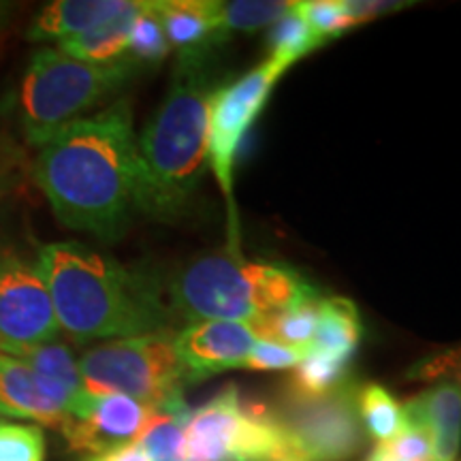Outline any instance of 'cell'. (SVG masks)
Here are the masks:
<instances>
[{"mask_svg":"<svg viewBox=\"0 0 461 461\" xmlns=\"http://www.w3.org/2000/svg\"><path fill=\"white\" fill-rule=\"evenodd\" d=\"M34 182L65 227L113 241L140 212V149L131 101L68 124L39 148Z\"/></svg>","mask_w":461,"mask_h":461,"instance_id":"1","label":"cell"},{"mask_svg":"<svg viewBox=\"0 0 461 461\" xmlns=\"http://www.w3.org/2000/svg\"><path fill=\"white\" fill-rule=\"evenodd\" d=\"M37 269L48 286L60 331L77 344L146 333H171L165 291L141 269L120 265L82 241H51Z\"/></svg>","mask_w":461,"mask_h":461,"instance_id":"2","label":"cell"},{"mask_svg":"<svg viewBox=\"0 0 461 461\" xmlns=\"http://www.w3.org/2000/svg\"><path fill=\"white\" fill-rule=\"evenodd\" d=\"M210 51L180 54L163 103L137 137L140 212L176 221L188 210L207 169V129L216 90Z\"/></svg>","mask_w":461,"mask_h":461,"instance_id":"3","label":"cell"},{"mask_svg":"<svg viewBox=\"0 0 461 461\" xmlns=\"http://www.w3.org/2000/svg\"><path fill=\"white\" fill-rule=\"evenodd\" d=\"M173 321H257L319 299V288L291 265L207 255L163 286Z\"/></svg>","mask_w":461,"mask_h":461,"instance_id":"4","label":"cell"},{"mask_svg":"<svg viewBox=\"0 0 461 461\" xmlns=\"http://www.w3.org/2000/svg\"><path fill=\"white\" fill-rule=\"evenodd\" d=\"M137 68L131 58L92 65L75 60L58 48L37 50L20 88V118L26 140L41 148L68 124L86 118V112L129 82Z\"/></svg>","mask_w":461,"mask_h":461,"instance_id":"5","label":"cell"},{"mask_svg":"<svg viewBox=\"0 0 461 461\" xmlns=\"http://www.w3.org/2000/svg\"><path fill=\"white\" fill-rule=\"evenodd\" d=\"M77 366L86 393L126 395L157 411L182 403L184 387L190 384L173 333L109 339L86 350Z\"/></svg>","mask_w":461,"mask_h":461,"instance_id":"6","label":"cell"},{"mask_svg":"<svg viewBox=\"0 0 461 461\" xmlns=\"http://www.w3.org/2000/svg\"><path fill=\"white\" fill-rule=\"evenodd\" d=\"M293 455L278 419L261 403L241 400L235 384L190 411L184 428V461H280Z\"/></svg>","mask_w":461,"mask_h":461,"instance_id":"7","label":"cell"},{"mask_svg":"<svg viewBox=\"0 0 461 461\" xmlns=\"http://www.w3.org/2000/svg\"><path fill=\"white\" fill-rule=\"evenodd\" d=\"M288 71L285 62L269 56L263 65L241 75L240 79L216 90L210 105V129H207V165L212 167L224 201L229 205L230 255L241 257L238 238V216L233 199V171L240 143L272 95L274 86Z\"/></svg>","mask_w":461,"mask_h":461,"instance_id":"8","label":"cell"},{"mask_svg":"<svg viewBox=\"0 0 461 461\" xmlns=\"http://www.w3.org/2000/svg\"><path fill=\"white\" fill-rule=\"evenodd\" d=\"M355 383H344L321 397H291L274 417L299 457L305 461H346L361 453L366 429L361 425Z\"/></svg>","mask_w":461,"mask_h":461,"instance_id":"9","label":"cell"},{"mask_svg":"<svg viewBox=\"0 0 461 461\" xmlns=\"http://www.w3.org/2000/svg\"><path fill=\"white\" fill-rule=\"evenodd\" d=\"M58 336L60 325L37 265L0 248V353L14 355Z\"/></svg>","mask_w":461,"mask_h":461,"instance_id":"10","label":"cell"},{"mask_svg":"<svg viewBox=\"0 0 461 461\" xmlns=\"http://www.w3.org/2000/svg\"><path fill=\"white\" fill-rule=\"evenodd\" d=\"M157 412L154 406L132 397L92 395L84 391L62 423L60 434L73 453H84L88 457L135 442Z\"/></svg>","mask_w":461,"mask_h":461,"instance_id":"11","label":"cell"},{"mask_svg":"<svg viewBox=\"0 0 461 461\" xmlns=\"http://www.w3.org/2000/svg\"><path fill=\"white\" fill-rule=\"evenodd\" d=\"M261 339V321H197L173 333V346L180 357L190 384L216 374L244 367Z\"/></svg>","mask_w":461,"mask_h":461,"instance_id":"12","label":"cell"},{"mask_svg":"<svg viewBox=\"0 0 461 461\" xmlns=\"http://www.w3.org/2000/svg\"><path fill=\"white\" fill-rule=\"evenodd\" d=\"M406 423L420 425L434 440V461H455L461 448V389L438 380L423 393L403 403Z\"/></svg>","mask_w":461,"mask_h":461,"instance_id":"13","label":"cell"},{"mask_svg":"<svg viewBox=\"0 0 461 461\" xmlns=\"http://www.w3.org/2000/svg\"><path fill=\"white\" fill-rule=\"evenodd\" d=\"M67 417L24 361L0 353V419H26L34 425L60 429Z\"/></svg>","mask_w":461,"mask_h":461,"instance_id":"14","label":"cell"},{"mask_svg":"<svg viewBox=\"0 0 461 461\" xmlns=\"http://www.w3.org/2000/svg\"><path fill=\"white\" fill-rule=\"evenodd\" d=\"M165 37L180 54L210 51L224 39L218 22V0H157Z\"/></svg>","mask_w":461,"mask_h":461,"instance_id":"15","label":"cell"},{"mask_svg":"<svg viewBox=\"0 0 461 461\" xmlns=\"http://www.w3.org/2000/svg\"><path fill=\"white\" fill-rule=\"evenodd\" d=\"M11 357H17L31 367L50 400H54L67 414L73 411L75 402L84 393V384L77 359L67 344H62L60 339H51V342L17 350Z\"/></svg>","mask_w":461,"mask_h":461,"instance_id":"16","label":"cell"},{"mask_svg":"<svg viewBox=\"0 0 461 461\" xmlns=\"http://www.w3.org/2000/svg\"><path fill=\"white\" fill-rule=\"evenodd\" d=\"M126 7V0H56L34 15L28 26L31 41H65L82 34Z\"/></svg>","mask_w":461,"mask_h":461,"instance_id":"17","label":"cell"},{"mask_svg":"<svg viewBox=\"0 0 461 461\" xmlns=\"http://www.w3.org/2000/svg\"><path fill=\"white\" fill-rule=\"evenodd\" d=\"M143 7V0H126V7L118 14L101 22L90 31L75 34L71 39L58 43L62 54L75 60L92 62V65H109L126 58L132 22Z\"/></svg>","mask_w":461,"mask_h":461,"instance_id":"18","label":"cell"},{"mask_svg":"<svg viewBox=\"0 0 461 461\" xmlns=\"http://www.w3.org/2000/svg\"><path fill=\"white\" fill-rule=\"evenodd\" d=\"M361 333L363 327L359 310L350 299L321 297L319 325H316L310 350L350 361L359 348Z\"/></svg>","mask_w":461,"mask_h":461,"instance_id":"19","label":"cell"},{"mask_svg":"<svg viewBox=\"0 0 461 461\" xmlns=\"http://www.w3.org/2000/svg\"><path fill=\"white\" fill-rule=\"evenodd\" d=\"M350 361L310 350L297 367H293L286 383V395L321 397L348 383Z\"/></svg>","mask_w":461,"mask_h":461,"instance_id":"20","label":"cell"},{"mask_svg":"<svg viewBox=\"0 0 461 461\" xmlns=\"http://www.w3.org/2000/svg\"><path fill=\"white\" fill-rule=\"evenodd\" d=\"M357 406H359V417L366 436H370L378 445L391 442L406 429L403 408L380 384H366V387H361L359 397H357Z\"/></svg>","mask_w":461,"mask_h":461,"instance_id":"21","label":"cell"},{"mask_svg":"<svg viewBox=\"0 0 461 461\" xmlns=\"http://www.w3.org/2000/svg\"><path fill=\"white\" fill-rule=\"evenodd\" d=\"M319 302L321 297L286 310V312L258 319L261 321V339L308 353L316 333V325H319Z\"/></svg>","mask_w":461,"mask_h":461,"instance_id":"22","label":"cell"},{"mask_svg":"<svg viewBox=\"0 0 461 461\" xmlns=\"http://www.w3.org/2000/svg\"><path fill=\"white\" fill-rule=\"evenodd\" d=\"M267 41H269V51H272L269 56L278 58V60L285 62L288 68L295 65V62L302 60L303 56L312 54L314 50H319L325 45L312 32V28L308 26V22L303 20L299 3L293 5V9L276 22L272 26V32H269Z\"/></svg>","mask_w":461,"mask_h":461,"instance_id":"23","label":"cell"},{"mask_svg":"<svg viewBox=\"0 0 461 461\" xmlns=\"http://www.w3.org/2000/svg\"><path fill=\"white\" fill-rule=\"evenodd\" d=\"M169 50L171 45L165 37L163 24H160L157 0H143V7L132 22L126 58H131L137 67L158 65L169 54Z\"/></svg>","mask_w":461,"mask_h":461,"instance_id":"24","label":"cell"},{"mask_svg":"<svg viewBox=\"0 0 461 461\" xmlns=\"http://www.w3.org/2000/svg\"><path fill=\"white\" fill-rule=\"evenodd\" d=\"M295 3H278V0H230L218 3V22L221 31H258L274 26L282 15L288 14Z\"/></svg>","mask_w":461,"mask_h":461,"instance_id":"25","label":"cell"},{"mask_svg":"<svg viewBox=\"0 0 461 461\" xmlns=\"http://www.w3.org/2000/svg\"><path fill=\"white\" fill-rule=\"evenodd\" d=\"M0 461H45V434L34 423L0 419Z\"/></svg>","mask_w":461,"mask_h":461,"instance_id":"26","label":"cell"},{"mask_svg":"<svg viewBox=\"0 0 461 461\" xmlns=\"http://www.w3.org/2000/svg\"><path fill=\"white\" fill-rule=\"evenodd\" d=\"M299 7H302L303 20L322 43H330L355 28V22L344 9V0H308V3H299Z\"/></svg>","mask_w":461,"mask_h":461,"instance_id":"27","label":"cell"},{"mask_svg":"<svg viewBox=\"0 0 461 461\" xmlns=\"http://www.w3.org/2000/svg\"><path fill=\"white\" fill-rule=\"evenodd\" d=\"M308 353L299 348H288V346L269 342V339H258L255 348L250 350L244 363V370L255 372H274V370H293Z\"/></svg>","mask_w":461,"mask_h":461,"instance_id":"28","label":"cell"},{"mask_svg":"<svg viewBox=\"0 0 461 461\" xmlns=\"http://www.w3.org/2000/svg\"><path fill=\"white\" fill-rule=\"evenodd\" d=\"M406 376L411 380H420V383L451 380L461 389V348H448L425 357V359L414 363Z\"/></svg>","mask_w":461,"mask_h":461,"instance_id":"29","label":"cell"},{"mask_svg":"<svg viewBox=\"0 0 461 461\" xmlns=\"http://www.w3.org/2000/svg\"><path fill=\"white\" fill-rule=\"evenodd\" d=\"M384 447L402 461H434V440L429 431L420 425L406 423V429Z\"/></svg>","mask_w":461,"mask_h":461,"instance_id":"30","label":"cell"},{"mask_svg":"<svg viewBox=\"0 0 461 461\" xmlns=\"http://www.w3.org/2000/svg\"><path fill=\"white\" fill-rule=\"evenodd\" d=\"M403 7H411V3H380V0H344V9L355 26L363 22L376 20V17L391 14V11H400Z\"/></svg>","mask_w":461,"mask_h":461,"instance_id":"31","label":"cell"},{"mask_svg":"<svg viewBox=\"0 0 461 461\" xmlns=\"http://www.w3.org/2000/svg\"><path fill=\"white\" fill-rule=\"evenodd\" d=\"M84 461H177V459H165L148 451L140 440L131 442V445L112 448V451L99 453V455H88Z\"/></svg>","mask_w":461,"mask_h":461,"instance_id":"32","label":"cell"},{"mask_svg":"<svg viewBox=\"0 0 461 461\" xmlns=\"http://www.w3.org/2000/svg\"><path fill=\"white\" fill-rule=\"evenodd\" d=\"M366 461H402V459H397L384 445H376L372 448V453L367 455Z\"/></svg>","mask_w":461,"mask_h":461,"instance_id":"33","label":"cell"},{"mask_svg":"<svg viewBox=\"0 0 461 461\" xmlns=\"http://www.w3.org/2000/svg\"><path fill=\"white\" fill-rule=\"evenodd\" d=\"M280 461H305V459L297 457V455H293V457H285V459H280Z\"/></svg>","mask_w":461,"mask_h":461,"instance_id":"34","label":"cell"},{"mask_svg":"<svg viewBox=\"0 0 461 461\" xmlns=\"http://www.w3.org/2000/svg\"><path fill=\"white\" fill-rule=\"evenodd\" d=\"M0 9H3V7H0Z\"/></svg>","mask_w":461,"mask_h":461,"instance_id":"35","label":"cell"}]
</instances>
